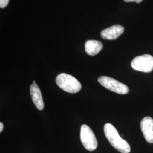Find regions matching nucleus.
Segmentation results:
<instances>
[{
    "label": "nucleus",
    "mask_w": 153,
    "mask_h": 153,
    "mask_svg": "<svg viewBox=\"0 0 153 153\" xmlns=\"http://www.w3.org/2000/svg\"><path fill=\"white\" fill-rule=\"evenodd\" d=\"M33 83H35V81H33Z\"/></svg>",
    "instance_id": "obj_13"
},
{
    "label": "nucleus",
    "mask_w": 153,
    "mask_h": 153,
    "mask_svg": "<svg viewBox=\"0 0 153 153\" xmlns=\"http://www.w3.org/2000/svg\"><path fill=\"white\" fill-rule=\"evenodd\" d=\"M56 82L59 88L67 93H78L82 88L81 83L75 77L66 73L59 74L56 78Z\"/></svg>",
    "instance_id": "obj_2"
},
{
    "label": "nucleus",
    "mask_w": 153,
    "mask_h": 153,
    "mask_svg": "<svg viewBox=\"0 0 153 153\" xmlns=\"http://www.w3.org/2000/svg\"><path fill=\"white\" fill-rule=\"evenodd\" d=\"M131 66L137 71L150 73L153 71V57L150 55L137 56L131 61Z\"/></svg>",
    "instance_id": "obj_5"
},
{
    "label": "nucleus",
    "mask_w": 153,
    "mask_h": 153,
    "mask_svg": "<svg viewBox=\"0 0 153 153\" xmlns=\"http://www.w3.org/2000/svg\"><path fill=\"white\" fill-rule=\"evenodd\" d=\"M141 129L143 137L149 143H153V119L147 116L144 117L141 121Z\"/></svg>",
    "instance_id": "obj_6"
},
{
    "label": "nucleus",
    "mask_w": 153,
    "mask_h": 153,
    "mask_svg": "<svg viewBox=\"0 0 153 153\" xmlns=\"http://www.w3.org/2000/svg\"><path fill=\"white\" fill-rule=\"evenodd\" d=\"M124 27L120 25H115L104 29L100 33L101 37L105 40H115L124 33Z\"/></svg>",
    "instance_id": "obj_7"
},
{
    "label": "nucleus",
    "mask_w": 153,
    "mask_h": 153,
    "mask_svg": "<svg viewBox=\"0 0 153 153\" xmlns=\"http://www.w3.org/2000/svg\"><path fill=\"white\" fill-rule=\"evenodd\" d=\"M4 129V125L2 123H0V132H2Z\"/></svg>",
    "instance_id": "obj_12"
},
{
    "label": "nucleus",
    "mask_w": 153,
    "mask_h": 153,
    "mask_svg": "<svg viewBox=\"0 0 153 153\" xmlns=\"http://www.w3.org/2000/svg\"><path fill=\"white\" fill-rule=\"evenodd\" d=\"M80 138L83 146L88 151L95 150L98 146V141L91 129L86 124L81 127Z\"/></svg>",
    "instance_id": "obj_4"
},
{
    "label": "nucleus",
    "mask_w": 153,
    "mask_h": 153,
    "mask_svg": "<svg viewBox=\"0 0 153 153\" xmlns=\"http://www.w3.org/2000/svg\"><path fill=\"white\" fill-rule=\"evenodd\" d=\"M98 82L103 87L114 93L124 95L128 94L129 91V89L126 85L117 81L111 77L99 76Z\"/></svg>",
    "instance_id": "obj_3"
},
{
    "label": "nucleus",
    "mask_w": 153,
    "mask_h": 153,
    "mask_svg": "<svg viewBox=\"0 0 153 153\" xmlns=\"http://www.w3.org/2000/svg\"><path fill=\"white\" fill-rule=\"evenodd\" d=\"M103 45L102 42L95 40H88L85 45L86 52L88 55L92 56L98 54L99 52L103 49Z\"/></svg>",
    "instance_id": "obj_9"
},
{
    "label": "nucleus",
    "mask_w": 153,
    "mask_h": 153,
    "mask_svg": "<svg viewBox=\"0 0 153 153\" xmlns=\"http://www.w3.org/2000/svg\"><path fill=\"white\" fill-rule=\"evenodd\" d=\"M9 0H0V7L1 9L5 8L8 5Z\"/></svg>",
    "instance_id": "obj_10"
},
{
    "label": "nucleus",
    "mask_w": 153,
    "mask_h": 153,
    "mask_svg": "<svg viewBox=\"0 0 153 153\" xmlns=\"http://www.w3.org/2000/svg\"><path fill=\"white\" fill-rule=\"evenodd\" d=\"M126 2H135L136 3H141L143 0H124Z\"/></svg>",
    "instance_id": "obj_11"
},
{
    "label": "nucleus",
    "mask_w": 153,
    "mask_h": 153,
    "mask_svg": "<svg viewBox=\"0 0 153 153\" xmlns=\"http://www.w3.org/2000/svg\"><path fill=\"white\" fill-rule=\"evenodd\" d=\"M30 94L33 103L38 109H44V105L42 95L40 88L36 83H33L30 86Z\"/></svg>",
    "instance_id": "obj_8"
},
{
    "label": "nucleus",
    "mask_w": 153,
    "mask_h": 153,
    "mask_svg": "<svg viewBox=\"0 0 153 153\" xmlns=\"http://www.w3.org/2000/svg\"><path fill=\"white\" fill-rule=\"evenodd\" d=\"M104 134L111 145L121 153H129L131 152L129 144L122 138L115 126L110 123L104 126Z\"/></svg>",
    "instance_id": "obj_1"
}]
</instances>
